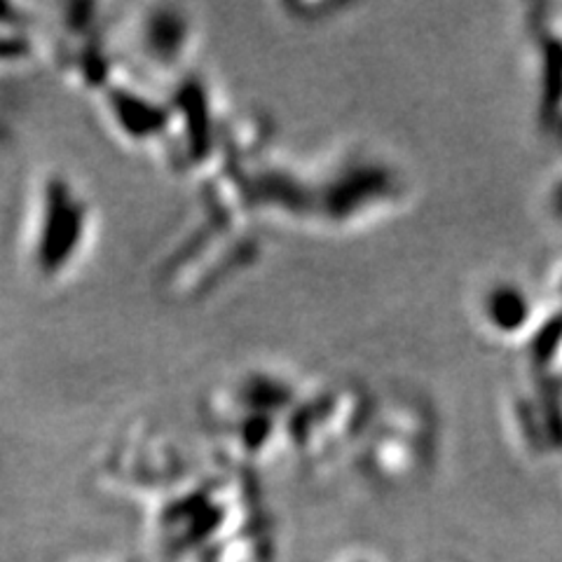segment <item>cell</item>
Instances as JSON below:
<instances>
[{
	"instance_id": "cell-3",
	"label": "cell",
	"mask_w": 562,
	"mask_h": 562,
	"mask_svg": "<svg viewBox=\"0 0 562 562\" xmlns=\"http://www.w3.org/2000/svg\"><path fill=\"white\" fill-rule=\"evenodd\" d=\"M125 562H138V560H125Z\"/></svg>"
},
{
	"instance_id": "cell-1",
	"label": "cell",
	"mask_w": 562,
	"mask_h": 562,
	"mask_svg": "<svg viewBox=\"0 0 562 562\" xmlns=\"http://www.w3.org/2000/svg\"><path fill=\"white\" fill-rule=\"evenodd\" d=\"M92 206L82 190L64 173H49L35 188L29 221L26 254L43 279L70 272L92 235Z\"/></svg>"
},
{
	"instance_id": "cell-2",
	"label": "cell",
	"mask_w": 562,
	"mask_h": 562,
	"mask_svg": "<svg viewBox=\"0 0 562 562\" xmlns=\"http://www.w3.org/2000/svg\"><path fill=\"white\" fill-rule=\"evenodd\" d=\"M190 16L173 8H148L136 26V45L140 59L155 70H179L192 49Z\"/></svg>"
}]
</instances>
